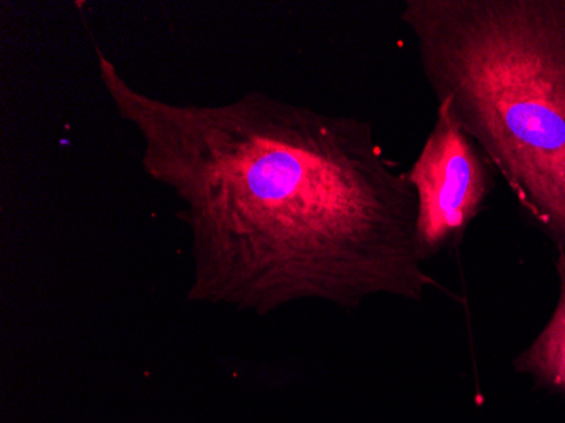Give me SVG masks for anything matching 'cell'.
<instances>
[{"instance_id": "cell-1", "label": "cell", "mask_w": 565, "mask_h": 423, "mask_svg": "<svg viewBox=\"0 0 565 423\" xmlns=\"http://www.w3.org/2000/svg\"><path fill=\"white\" fill-rule=\"evenodd\" d=\"M98 78L141 139L151 180L180 202L192 297L263 315L300 300L424 302L417 195L373 126L253 91L217 105L138 91L95 47Z\"/></svg>"}, {"instance_id": "cell-2", "label": "cell", "mask_w": 565, "mask_h": 423, "mask_svg": "<svg viewBox=\"0 0 565 423\" xmlns=\"http://www.w3.org/2000/svg\"><path fill=\"white\" fill-rule=\"evenodd\" d=\"M402 22L437 104L565 254V0H406Z\"/></svg>"}, {"instance_id": "cell-3", "label": "cell", "mask_w": 565, "mask_h": 423, "mask_svg": "<svg viewBox=\"0 0 565 423\" xmlns=\"http://www.w3.org/2000/svg\"><path fill=\"white\" fill-rule=\"evenodd\" d=\"M490 158L437 104V117L417 160L406 171L417 195V247L427 263L459 246L494 190Z\"/></svg>"}, {"instance_id": "cell-4", "label": "cell", "mask_w": 565, "mask_h": 423, "mask_svg": "<svg viewBox=\"0 0 565 423\" xmlns=\"http://www.w3.org/2000/svg\"><path fill=\"white\" fill-rule=\"evenodd\" d=\"M558 297L547 324L513 359L516 373L525 374L539 390L565 394V254L555 256Z\"/></svg>"}]
</instances>
